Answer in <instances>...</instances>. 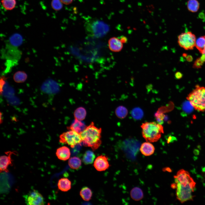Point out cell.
Wrapping results in <instances>:
<instances>
[{"mask_svg": "<svg viewBox=\"0 0 205 205\" xmlns=\"http://www.w3.org/2000/svg\"><path fill=\"white\" fill-rule=\"evenodd\" d=\"M95 157V155L93 152L88 150L83 155L82 161L85 165L91 164L93 162Z\"/></svg>", "mask_w": 205, "mask_h": 205, "instance_id": "19", "label": "cell"}, {"mask_svg": "<svg viewBox=\"0 0 205 205\" xmlns=\"http://www.w3.org/2000/svg\"><path fill=\"white\" fill-rule=\"evenodd\" d=\"M85 29L90 36L95 38L102 37L108 32V25L102 21L95 20L91 21L87 24Z\"/></svg>", "mask_w": 205, "mask_h": 205, "instance_id": "4", "label": "cell"}, {"mask_svg": "<svg viewBox=\"0 0 205 205\" xmlns=\"http://www.w3.org/2000/svg\"><path fill=\"white\" fill-rule=\"evenodd\" d=\"M1 2L3 7L7 11L13 10L17 5L16 0H1Z\"/></svg>", "mask_w": 205, "mask_h": 205, "instance_id": "26", "label": "cell"}, {"mask_svg": "<svg viewBox=\"0 0 205 205\" xmlns=\"http://www.w3.org/2000/svg\"><path fill=\"white\" fill-rule=\"evenodd\" d=\"M128 113L127 109L122 106H119L115 110L116 114L119 118L123 119L125 118L127 116Z\"/></svg>", "mask_w": 205, "mask_h": 205, "instance_id": "28", "label": "cell"}, {"mask_svg": "<svg viewBox=\"0 0 205 205\" xmlns=\"http://www.w3.org/2000/svg\"><path fill=\"white\" fill-rule=\"evenodd\" d=\"M175 77L177 79H179L182 77V74L180 72H178L175 73Z\"/></svg>", "mask_w": 205, "mask_h": 205, "instance_id": "35", "label": "cell"}, {"mask_svg": "<svg viewBox=\"0 0 205 205\" xmlns=\"http://www.w3.org/2000/svg\"><path fill=\"white\" fill-rule=\"evenodd\" d=\"M80 195L84 200L88 201L91 199L92 192L89 188L87 187H84L80 190Z\"/></svg>", "mask_w": 205, "mask_h": 205, "instance_id": "24", "label": "cell"}, {"mask_svg": "<svg viewBox=\"0 0 205 205\" xmlns=\"http://www.w3.org/2000/svg\"><path fill=\"white\" fill-rule=\"evenodd\" d=\"M191 105L196 110L205 111V88L196 85L186 98Z\"/></svg>", "mask_w": 205, "mask_h": 205, "instance_id": "3", "label": "cell"}, {"mask_svg": "<svg viewBox=\"0 0 205 205\" xmlns=\"http://www.w3.org/2000/svg\"><path fill=\"white\" fill-rule=\"evenodd\" d=\"M194 153L196 155H198L199 154V152L198 150L195 149L194 151Z\"/></svg>", "mask_w": 205, "mask_h": 205, "instance_id": "36", "label": "cell"}, {"mask_svg": "<svg viewBox=\"0 0 205 205\" xmlns=\"http://www.w3.org/2000/svg\"><path fill=\"white\" fill-rule=\"evenodd\" d=\"M41 90L43 92L48 94H54L59 91L58 84L54 80L48 79L45 80L42 84Z\"/></svg>", "mask_w": 205, "mask_h": 205, "instance_id": "10", "label": "cell"}, {"mask_svg": "<svg viewBox=\"0 0 205 205\" xmlns=\"http://www.w3.org/2000/svg\"><path fill=\"white\" fill-rule=\"evenodd\" d=\"M155 148L150 142H145L142 143L140 148V151L145 156H149L154 153Z\"/></svg>", "mask_w": 205, "mask_h": 205, "instance_id": "16", "label": "cell"}, {"mask_svg": "<svg viewBox=\"0 0 205 205\" xmlns=\"http://www.w3.org/2000/svg\"><path fill=\"white\" fill-rule=\"evenodd\" d=\"M108 45L110 50L114 52L120 51L123 47V43L120 40L115 37H112L109 39Z\"/></svg>", "mask_w": 205, "mask_h": 205, "instance_id": "13", "label": "cell"}, {"mask_svg": "<svg viewBox=\"0 0 205 205\" xmlns=\"http://www.w3.org/2000/svg\"><path fill=\"white\" fill-rule=\"evenodd\" d=\"M56 155L59 159L65 161L69 159L71 152L69 148L66 146H63L57 149Z\"/></svg>", "mask_w": 205, "mask_h": 205, "instance_id": "14", "label": "cell"}, {"mask_svg": "<svg viewBox=\"0 0 205 205\" xmlns=\"http://www.w3.org/2000/svg\"><path fill=\"white\" fill-rule=\"evenodd\" d=\"M187 60L188 61H191V60H192L191 56H188L187 57Z\"/></svg>", "mask_w": 205, "mask_h": 205, "instance_id": "38", "label": "cell"}, {"mask_svg": "<svg viewBox=\"0 0 205 205\" xmlns=\"http://www.w3.org/2000/svg\"><path fill=\"white\" fill-rule=\"evenodd\" d=\"M62 3L60 0H52L51 5L53 9L56 11H59L63 7Z\"/></svg>", "mask_w": 205, "mask_h": 205, "instance_id": "30", "label": "cell"}, {"mask_svg": "<svg viewBox=\"0 0 205 205\" xmlns=\"http://www.w3.org/2000/svg\"><path fill=\"white\" fill-rule=\"evenodd\" d=\"M204 62H205V56L202 54L200 57L198 58L195 61L193 64V67L196 68H200Z\"/></svg>", "mask_w": 205, "mask_h": 205, "instance_id": "31", "label": "cell"}, {"mask_svg": "<svg viewBox=\"0 0 205 205\" xmlns=\"http://www.w3.org/2000/svg\"><path fill=\"white\" fill-rule=\"evenodd\" d=\"M59 138L60 142L67 144L72 148L82 142L80 134L71 130L62 133L60 135Z\"/></svg>", "mask_w": 205, "mask_h": 205, "instance_id": "6", "label": "cell"}, {"mask_svg": "<svg viewBox=\"0 0 205 205\" xmlns=\"http://www.w3.org/2000/svg\"><path fill=\"white\" fill-rule=\"evenodd\" d=\"M130 195L132 198L135 201L140 200L143 197V193L142 190L138 187H134L131 190Z\"/></svg>", "mask_w": 205, "mask_h": 205, "instance_id": "20", "label": "cell"}, {"mask_svg": "<svg viewBox=\"0 0 205 205\" xmlns=\"http://www.w3.org/2000/svg\"><path fill=\"white\" fill-rule=\"evenodd\" d=\"M120 40L122 43H126L128 41V39L126 37L124 36H120Z\"/></svg>", "mask_w": 205, "mask_h": 205, "instance_id": "33", "label": "cell"}, {"mask_svg": "<svg viewBox=\"0 0 205 205\" xmlns=\"http://www.w3.org/2000/svg\"><path fill=\"white\" fill-rule=\"evenodd\" d=\"M177 184L176 183H173V184H172L171 185V187L173 189H175V188H177Z\"/></svg>", "mask_w": 205, "mask_h": 205, "instance_id": "37", "label": "cell"}, {"mask_svg": "<svg viewBox=\"0 0 205 205\" xmlns=\"http://www.w3.org/2000/svg\"><path fill=\"white\" fill-rule=\"evenodd\" d=\"M71 181L66 178H62L58 181V186L59 189L61 191L66 192L71 188Z\"/></svg>", "mask_w": 205, "mask_h": 205, "instance_id": "18", "label": "cell"}, {"mask_svg": "<svg viewBox=\"0 0 205 205\" xmlns=\"http://www.w3.org/2000/svg\"><path fill=\"white\" fill-rule=\"evenodd\" d=\"M27 78V74L22 71H19L16 72L13 77L14 81L16 82L19 83L24 82Z\"/></svg>", "mask_w": 205, "mask_h": 205, "instance_id": "23", "label": "cell"}, {"mask_svg": "<svg viewBox=\"0 0 205 205\" xmlns=\"http://www.w3.org/2000/svg\"><path fill=\"white\" fill-rule=\"evenodd\" d=\"M26 203L30 205H43L45 202L42 195L38 191L33 190L24 196Z\"/></svg>", "mask_w": 205, "mask_h": 205, "instance_id": "8", "label": "cell"}, {"mask_svg": "<svg viewBox=\"0 0 205 205\" xmlns=\"http://www.w3.org/2000/svg\"><path fill=\"white\" fill-rule=\"evenodd\" d=\"M9 43L11 46L18 47L22 43L23 38L20 34L16 33L12 34L9 38Z\"/></svg>", "mask_w": 205, "mask_h": 205, "instance_id": "17", "label": "cell"}, {"mask_svg": "<svg viewBox=\"0 0 205 205\" xmlns=\"http://www.w3.org/2000/svg\"><path fill=\"white\" fill-rule=\"evenodd\" d=\"M177 185V198L181 203L188 200H193L194 196L192 195V192H194V190Z\"/></svg>", "mask_w": 205, "mask_h": 205, "instance_id": "9", "label": "cell"}, {"mask_svg": "<svg viewBox=\"0 0 205 205\" xmlns=\"http://www.w3.org/2000/svg\"><path fill=\"white\" fill-rule=\"evenodd\" d=\"M131 114L134 119L139 120L143 117L144 113L143 110L140 108L136 107L132 110Z\"/></svg>", "mask_w": 205, "mask_h": 205, "instance_id": "29", "label": "cell"}, {"mask_svg": "<svg viewBox=\"0 0 205 205\" xmlns=\"http://www.w3.org/2000/svg\"><path fill=\"white\" fill-rule=\"evenodd\" d=\"M102 129L95 126L92 122L80 134L83 145L90 147L95 150L100 146L102 143L101 133Z\"/></svg>", "mask_w": 205, "mask_h": 205, "instance_id": "1", "label": "cell"}, {"mask_svg": "<svg viewBox=\"0 0 205 205\" xmlns=\"http://www.w3.org/2000/svg\"><path fill=\"white\" fill-rule=\"evenodd\" d=\"M62 3L64 4L68 5L71 3L73 0H60Z\"/></svg>", "mask_w": 205, "mask_h": 205, "instance_id": "34", "label": "cell"}, {"mask_svg": "<svg viewBox=\"0 0 205 205\" xmlns=\"http://www.w3.org/2000/svg\"><path fill=\"white\" fill-rule=\"evenodd\" d=\"M195 46L202 54L205 48V36H201L196 40Z\"/></svg>", "mask_w": 205, "mask_h": 205, "instance_id": "27", "label": "cell"}, {"mask_svg": "<svg viewBox=\"0 0 205 205\" xmlns=\"http://www.w3.org/2000/svg\"><path fill=\"white\" fill-rule=\"evenodd\" d=\"M87 112L85 109L83 107H79L75 111L74 115L75 118L80 120H84L85 118Z\"/></svg>", "mask_w": 205, "mask_h": 205, "instance_id": "25", "label": "cell"}, {"mask_svg": "<svg viewBox=\"0 0 205 205\" xmlns=\"http://www.w3.org/2000/svg\"><path fill=\"white\" fill-rule=\"evenodd\" d=\"M7 155H3L0 157V171L1 172L9 171L8 168L9 165H12V160L11 157L12 154L14 153V152L8 151L5 152Z\"/></svg>", "mask_w": 205, "mask_h": 205, "instance_id": "12", "label": "cell"}, {"mask_svg": "<svg viewBox=\"0 0 205 205\" xmlns=\"http://www.w3.org/2000/svg\"><path fill=\"white\" fill-rule=\"evenodd\" d=\"M93 165L96 169L99 171H105L110 166L108 157L103 155L99 156L96 158Z\"/></svg>", "mask_w": 205, "mask_h": 205, "instance_id": "11", "label": "cell"}, {"mask_svg": "<svg viewBox=\"0 0 205 205\" xmlns=\"http://www.w3.org/2000/svg\"><path fill=\"white\" fill-rule=\"evenodd\" d=\"M87 126L81 120L75 118L73 122L70 126L67 127V128L69 130H74L80 134Z\"/></svg>", "mask_w": 205, "mask_h": 205, "instance_id": "15", "label": "cell"}, {"mask_svg": "<svg viewBox=\"0 0 205 205\" xmlns=\"http://www.w3.org/2000/svg\"><path fill=\"white\" fill-rule=\"evenodd\" d=\"M196 37L190 32L183 33L178 36L179 45L186 50H192L195 46Z\"/></svg>", "mask_w": 205, "mask_h": 205, "instance_id": "7", "label": "cell"}, {"mask_svg": "<svg viewBox=\"0 0 205 205\" xmlns=\"http://www.w3.org/2000/svg\"><path fill=\"white\" fill-rule=\"evenodd\" d=\"M68 165L71 169L78 170L81 167V161L80 159L78 157H73L69 159Z\"/></svg>", "mask_w": 205, "mask_h": 205, "instance_id": "21", "label": "cell"}, {"mask_svg": "<svg viewBox=\"0 0 205 205\" xmlns=\"http://www.w3.org/2000/svg\"><path fill=\"white\" fill-rule=\"evenodd\" d=\"M188 10L192 13L197 12L199 9L200 4L197 0H188L187 3Z\"/></svg>", "mask_w": 205, "mask_h": 205, "instance_id": "22", "label": "cell"}, {"mask_svg": "<svg viewBox=\"0 0 205 205\" xmlns=\"http://www.w3.org/2000/svg\"><path fill=\"white\" fill-rule=\"evenodd\" d=\"M155 116L157 123L161 124H163L164 118V115L162 114L157 113L155 114Z\"/></svg>", "mask_w": 205, "mask_h": 205, "instance_id": "32", "label": "cell"}, {"mask_svg": "<svg viewBox=\"0 0 205 205\" xmlns=\"http://www.w3.org/2000/svg\"><path fill=\"white\" fill-rule=\"evenodd\" d=\"M141 128L143 137L147 142L150 143L157 141L164 133L162 125L155 122L143 123Z\"/></svg>", "mask_w": 205, "mask_h": 205, "instance_id": "2", "label": "cell"}, {"mask_svg": "<svg viewBox=\"0 0 205 205\" xmlns=\"http://www.w3.org/2000/svg\"><path fill=\"white\" fill-rule=\"evenodd\" d=\"M174 178L177 185L194 190L195 189L196 183L188 172L181 169L178 172L176 175L174 176Z\"/></svg>", "mask_w": 205, "mask_h": 205, "instance_id": "5", "label": "cell"}]
</instances>
